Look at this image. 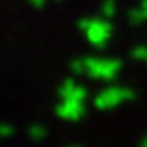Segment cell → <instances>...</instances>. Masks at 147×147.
<instances>
[{
    "instance_id": "cell-9",
    "label": "cell",
    "mask_w": 147,
    "mask_h": 147,
    "mask_svg": "<svg viewBox=\"0 0 147 147\" xmlns=\"http://www.w3.org/2000/svg\"><path fill=\"white\" fill-rule=\"evenodd\" d=\"M43 133H45L43 127H33V129H31V137H35V139H41Z\"/></svg>"
},
{
    "instance_id": "cell-1",
    "label": "cell",
    "mask_w": 147,
    "mask_h": 147,
    "mask_svg": "<svg viewBox=\"0 0 147 147\" xmlns=\"http://www.w3.org/2000/svg\"><path fill=\"white\" fill-rule=\"evenodd\" d=\"M74 76H86L94 82H115L123 69V63L115 57H102V55H86V57L74 59L69 65Z\"/></svg>"
},
{
    "instance_id": "cell-4",
    "label": "cell",
    "mask_w": 147,
    "mask_h": 147,
    "mask_svg": "<svg viewBox=\"0 0 147 147\" xmlns=\"http://www.w3.org/2000/svg\"><path fill=\"white\" fill-rule=\"evenodd\" d=\"M133 98H135V92L131 88H127L123 84H108L94 94L92 104L98 110H113L123 106L125 102H131Z\"/></svg>"
},
{
    "instance_id": "cell-10",
    "label": "cell",
    "mask_w": 147,
    "mask_h": 147,
    "mask_svg": "<svg viewBox=\"0 0 147 147\" xmlns=\"http://www.w3.org/2000/svg\"><path fill=\"white\" fill-rule=\"evenodd\" d=\"M27 2H29L31 6H35V8H43V6L49 2V0H27Z\"/></svg>"
},
{
    "instance_id": "cell-6",
    "label": "cell",
    "mask_w": 147,
    "mask_h": 147,
    "mask_svg": "<svg viewBox=\"0 0 147 147\" xmlns=\"http://www.w3.org/2000/svg\"><path fill=\"white\" fill-rule=\"evenodd\" d=\"M117 10H119L117 0H102V2H100V16L108 18V21L117 16Z\"/></svg>"
},
{
    "instance_id": "cell-11",
    "label": "cell",
    "mask_w": 147,
    "mask_h": 147,
    "mask_svg": "<svg viewBox=\"0 0 147 147\" xmlns=\"http://www.w3.org/2000/svg\"><path fill=\"white\" fill-rule=\"evenodd\" d=\"M143 147H147V139H145V141H143Z\"/></svg>"
},
{
    "instance_id": "cell-7",
    "label": "cell",
    "mask_w": 147,
    "mask_h": 147,
    "mask_svg": "<svg viewBox=\"0 0 147 147\" xmlns=\"http://www.w3.org/2000/svg\"><path fill=\"white\" fill-rule=\"evenodd\" d=\"M131 57L139 63H147V45H137L131 49Z\"/></svg>"
},
{
    "instance_id": "cell-3",
    "label": "cell",
    "mask_w": 147,
    "mask_h": 147,
    "mask_svg": "<svg viewBox=\"0 0 147 147\" xmlns=\"http://www.w3.org/2000/svg\"><path fill=\"white\" fill-rule=\"evenodd\" d=\"M78 29L84 35V39L90 47L94 49H104L110 39H113V23L104 16H84L78 21Z\"/></svg>"
},
{
    "instance_id": "cell-2",
    "label": "cell",
    "mask_w": 147,
    "mask_h": 147,
    "mask_svg": "<svg viewBox=\"0 0 147 147\" xmlns=\"http://www.w3.org/2000/svg\"><path fill=\"white\" fill-rule=\"evenodd\" d=\"M57 106L55 113L59 119L65 121H78L84 117V104L88 98V90L78 84L74 78H65L57 88Z\"/></svg>"
},
{
    "instance_id": "cell-5",
    "label": "cell",
    "mask_w": 147,
    "mask_h": 147,
    "mask_svg": "<svg viewBox=\"0 0 147 147\" xmlns=\"http://www.w3.org/2000/svg\"><path fill=\"white\" fill-rule=\"evenodd\" d=\"M127 21L131 25H135V27L147 23V0H139V2L127 12Z\"/></svg>"
},
{
    "instance_id": "cell-12",
    "label": "cell",
    "mask_w": 147,
    "mask_h": 147,
    "mask_svg": "<svg viewBox=\"0 0 147 147\" xmlns=\"http://www.w3.org/2000/svg\"><path fill=\"white\" fill-rule=\"evenodd\" d=\"M51 2H61V0H51Z\"/></svg>"
},
{
    "instance_id": "cell-8",
    "label": "cell",
    "mask_w": 147,
    "mask_h": 147,
    "mask_svg": "<svg viewBox=\"0 0 147 147\" xmlns=\"http://www.w3.org/2000/svg\"><path fill=\"white\" fill-rule=\"evenodd\" d=\"M10 133H12V127L0 123V137H6V135H10Z\"/></svg>"
}]
</instances>
